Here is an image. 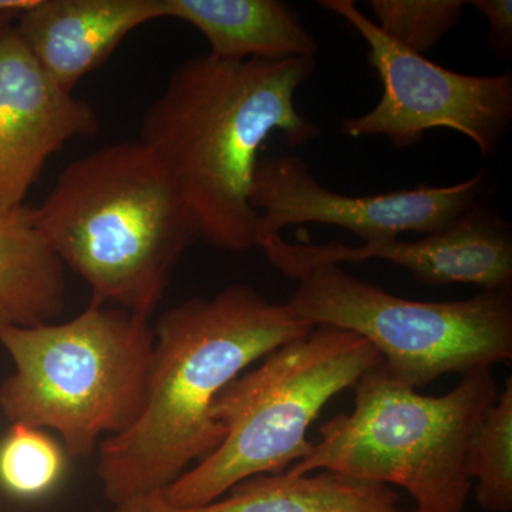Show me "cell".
<instances>
[{
    "instance_id": "6da1fadb",
    "label": "cell",
    "mask_w": 512,
    "mask_h": 512,
    "mask_svg": "<svg viewBox=\"0 0 512 512\" xmlns=\"http://www.w3.org/2000/svg\"><path fill=\"white\" fill-rule=\"evenodd\" d=\"M316 60L192 57L151 103L138 140L170 175L194 214L202 241L217 249L258 248L251 205L259 151L271 134L299 147L320 128L296 109Z\"/></svg>"
},
{
    "instance_id": "7a4b0ae2",
    "label": "cell",
    "mask_w": 512,
    "mask_h": 512,
    "mask_svg": "<svg viewBox=\"0 0 512 512\" xmlns=\"http://www.w3.org/2000/svg\"><path fill=\"white\" fill-rule=\"evenodd\" d=\"M313 328L247 285L165 311L154 326L146 406L133 426L99 444L96 473L106 500L114 508L160 493L210 456L224 439L212 416L222 390Z\"/></svg>"
},
{
    "instance_id": "3957f363",
    "label": "cell",
    "mask_w": 512,
    "mask_h": 512,
    "mask_svg": "<svg viewBox=\"0 0 512 512\" xmlns=\"http://www.w3.org/2000/svg\"><path fill=\"white\" fill-rule=\"evenodd\" d=\"M35 220L60 262L89 285L93 303L148 319L200 238L183 195L140 140L67 165Z\"/></svg>"
},
{
    "instance_id": "277c9868",
    "label": "cell",
    "mask_w": 512,
    "mask_h": 512,
    "mask_svg": "<svg viewBox=\"0 0 512 512\" xmlns=\"http://www.w3.org/2000/svg\"><path fill=\"white\" fill-rule=\"evenodd\" d=\"M150 319L90 305L63 323L0 325L15 372L0 383V412L12 423L55 430L70 456H92L146 406L154 355Z\"/></svg>"
},
{
    "instance_id": "5b68a950",
    "label": "cell",
    "mask_w": 512,
    "mask_h": 512,
    "mask_svg": "<svg viewBox=\"0 0 512 512\" xmlns=\"http://www.w3.org/2000/svg\"><path fill=\"white\" fill-rule=\"evenodd\" d=\"M353 390V412L323 424L318 443L288 473L326 470L399 485L416 500V512H464L468 441L498 397L491 369L466 373L451 392L431 397L394 379L382 359Z\"/></svg>"
},
{
    "instance_id": "8992f818",
    "label": "cell",
    "mask_w": 512,
    "mask_h": 512,
    "mask_svg": "<svg viewBox=\"0 0 512 512\" xmlns=\"http://www.w3.org/2000/svg\"><path fill=\"white\" fill-rule=\"evenodd\" d=\"M380 360L366 339L333 326H315L279 346L215 400L220 446L158 494L177 507H198L247 478L282 473L308 456L306 433L326 403Z\"/></svg>"
},
{
    "instance_id": "52a82bcc",
    "label": "cell",
    "mask_w": 512,
    "mask_h": 512,
    "mask_svg": "<svg viewBox=\"0 0 512 512\" xmlns=\"http://www.w3.org/2000/svg\"><path fill=\"white\" fill-rule=\"evenodd\" d=\"M293 281L298 286L286 305L296 318L366 339L390 375L413 389L512 359V288L466 301H409L340 265L312 266Z\"/></svg>"
},
{
    "instance_id": "ba28073f",
    "label": "cell",
    "mask_w": 512,
    "mask_h": 512,
    "mask_svg": "<svg viewBox=\"0 0 512 512\" xmlns=\"http://www.w3.org/2000/svg\"><path fill=\"white\" fill-rule=\"evenodd\" d=\"M365 40L367 62L379 76V103L363 116L346 119L352 138L386 137L394 147L416 146L434 128L470 138L481 156H493L512 121L511 73L471 76L444 69L426 56L394 43L353 0H320Z\"/></svg>"
},
{
    "instance_id": "9c48e42d",
    "label": "cell",
    "mask_w": 512,
    "mask_h": 512,
    "mask_svg": "<svg viewBox=\"0 0 512 512\" xmlns=\"http://www.w3.org/2000/svg\"><path fill=\"white\" fill-rule=\"evenodd\" d=\"M484 171L447 187H421L375 195H343L319 183L301 158L278 156L256 165L251 205L259 214V242L299 224L348 229L363 244L390 241L404 232L433 235L473 210L483 194Z\"/></svg>"
},
{
    "instance_id": "30bf717a",
    "label": "cell",
    "mask_w": 512,
    "mask_h": 512,
    "mask_svg": "<svg viewBox=\"0 0 512 512\" xmlns=\"http://www.w3.org/2000/svg\"><path fill=\"white\" fill-rule=\"evenodd\" d=\"M276 271L295 279L316 265L363 264L382 259L407 269L427 285L468 284L481 291L512 288L510 225L495 212L476 207L450 228L419 241L373 242L349 247L342 242L291 244L281 235L259 242Z\"/></svg>"
},
{
    "instance_id": "8fae6325",
    "label": "cell",
    "mask_w": 512,
    "mask_h": 512,
    "mask_svg": "<svg viewBox=\"0 0 512 512\" xmlns=\"http://www.w3.org/2000/svg\"><path fill=\"white\" fill-rule=\"evenodd\" d=\"M13 18H0V211L23 205L67 141L100 128L92 104L57 86L37 63Z\"/></svg>"
},
{
    "instance_id": "7c38bea8",
    "label": "cell",
    "mask_w": 512,
    "mask_h": 512,
    "mask_svg": "<svg viewBox=\"0 0 512 512\" xmlns=\"http://www.w3.org/2000/svg\"><path fill=\"white\" fill-rule=\"evenodd\" d=\"M158 19L164 0H36L15 28L57 86L73 93L124 37Z\"/></svg>"
},
{
    "instance_id": "4fadbf2b",
    "label": "cell",
    "mask_w": 512,
    "mask_h": 512,
    "mask_svg": "<svg viewBox=\"0 0 512 512\" xmlns=\"http://www.w3.org/2000/svg\"><path fill=\"white\" fill-rule=\"evenodd\" d=\"M399 494L389 485L320 471L315 476L259 474L228 491V497L198 507H177L148 494L113 512H399Z\"/></svg>"
},
{
    "instance_id": "5bb4252c",
    "label": "cell",
    "mask_w": 512,
    "mask_h": 512,
    "mask_svg": "<svg viewBox=\"0 0 512 512\" xmlns=\"http://www.w3.org/2000/svg\"><path fill=\"white\" fill-rule=\"evenodd\" d=\"M165 19L194 26L221 60L315 59L318 42L279 0H164Z\"/></svg>"
},
{
    "instance_id": "9a60e30c",
    "label": "cell",
    "mask_w": 512,
    "mask_h": 512,
    "mask_svg": "<svg viewBox=\"0 0 512 512\" xmlns=\"http://www.w3.org/2000/svg\"><path fill=\"white\" fill-rule=\"evenodd\" d=\"M64 265L40 234L35 208L0 211V306L15 325L49 323L64 311Z\"/></svg>"
},
{
    "instance_id": "2e32d148",
    "label": "cell",
    "mask_w": 512,
    "mask_h": 512,
    "mask_svg": "<svg viewBox=\"0 0 512 512\" xmlns=\"http://www.w3.org/2000/svg\"><path fill=\"white\" fill-rule=\"evenodd\" d=\"M466 470L487 512L512 511V379L484 413L468 441Z\"/></svg>"
},
{
    "instance_id": "e0dca14e",
    "label": "cell",
    "mask_w": 512,
    "mask_h": 512,
    "mask_svg": "<svg viewBox=\"0 0 512 512\" xmlns=\"http://www.w3.org/2000/svg\"><path fill=\"white\" fill-rule=\"evenodd\" d=\"M66 473V454L45 430L10 424L0 440V488L19 500L52 493Z\"/></svg>"
},
{
    "instance_id": "ac0fdd59",
    "label": "cell",
    "mask_w": 512,
    "mask_h": 512,
    "mask_svg": "<svg viewBox=\"0 0 512 512\" xmlns=\"http://www.w3.org/2000/svg\"><path fill=\"white\" fill-rule=\"evenodd\" d=\"M463 0H372L376 26L397 45L424 56L460 25Z\"/></svg>"
},
{
    "instance_id": "d6986e66",
    "label": "cell",
    "mask_w": 512,
    "mask_h": 512,
    "mask_svg": "<svg viewBox=\"0 0 512 512\" xmlns=\"http://www.w3.org/2000/svg\"><path fill=\"white\" fill-rule=\"evenodd\" d=\"M468 5H473L487 19L494 53L501 59H508L512 52L511 0H474Z\"/></svg>"
},
{
    "instance_id": "ffe728a7",
    "label": "cell",
    "mask_w": 512,
    "mask_h": 512,
    "mask_svg": "<svg viewBox=\"0 0 512 512\" xmlns=\"http://www.w3.org/2000/svg\"><path fill=\"white\" fill-rule=\"evenodd\" d=\"M36 0H0V16H18L35 5Z\"/></svg>"
},
{
    "instance_id": "44dd1931",
    "label": "cell",
    "mask_w": 512,
    "mask_h": 512,
    "mask_svg": "<svg viewBox=\"0 0 512 512\" xmlns=\"http://www.w3.org/2000/svg\"><path fill=\"white\" fill-rule=\"evenodd\" d=\"M6 322H10L8 313H6L5 309H3L2 306H0V325H2V323H6ZM10 323H12V322H10Z\"/></svg>"
},
{
    "instance_id": "7402d4cb",
    "label": "cell",
    "mask_w": 512,
    "mask_h": 512,
    "mask_svg": "<svg viewBox=\"0 0 512 512\" xmlns=\"http://www.w3.org/2000/svg\"><path fill=\"white\" fill-rule=\"evenodd\" d=\"M0 18H3V16H0Z\"/></svg>"
},
{
    "instance_id": "603a6c76",
    "label": "cell",
    "mask_w": 512,
    "mask_h": 512,
    "mask_svg": "<svg viewBox=\"0 0 512 512\" xmlns=\"http://www.w3.org/2000/svg\"><path fill=\"white\" fill-rule=\"evenodd\" d=\"M399 512H400V511H399ZM414 512H416V511H414Z\"/></svg>"
}]
</instances>
